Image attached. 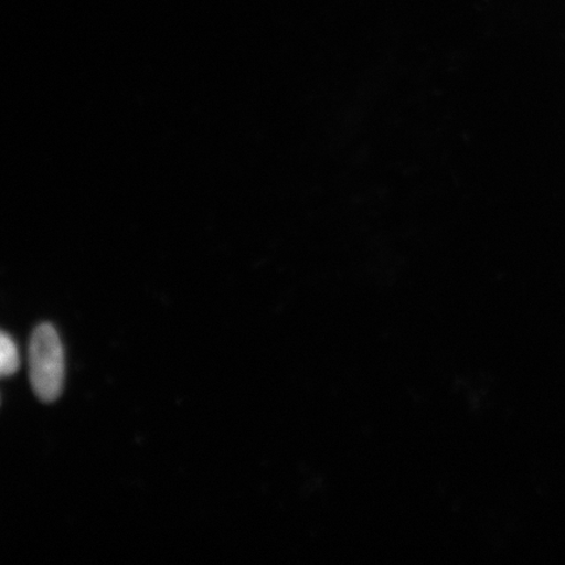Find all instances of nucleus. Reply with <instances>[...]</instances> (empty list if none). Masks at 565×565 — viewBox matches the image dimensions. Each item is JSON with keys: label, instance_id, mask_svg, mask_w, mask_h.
Returning a JSON list of instances; mask_svg holds the SVG:
<instances>
[{"label": "nucleus", "instance_id": "nucleus-1", "mask_svg": "<svg viewBox=\"0 0 565 565\" xmlns=\"http://www.w3.org/2000/svg\"><path fill=\"white\" fill-rule=\"evenodd\" d=\"M30 379L33 392L45 404L60 398L65 380V358L58 333L51 323L39 324L30 343Z\"/></svg>", "mask_w": 565, "mask_h": 565}, {"label": "nucleus", "instance_id": "nucleus-2", "mask_svg": "<svg viewBox=\"0 0 565 565\" xmlns=\"http://www.w3.org/2000/svg\"><path fill=\"white\" fill-rule=\"evenodd\" d=\"M19 366L17 344L9 334L2 333V338H0V373L3 377H10L18 372Z\"/></svg>", "mask_w": 565, "mask_h": 565}]
</instances>
